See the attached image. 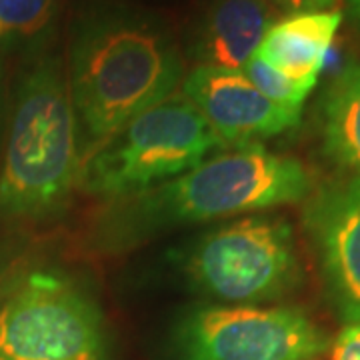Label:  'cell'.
<instances>
[{"label":"cell","instance_id":"obj_1","mask_svg":"<svg viewBox=\"0 0 360 360\" xmlns=\"http://www.w3.org/2000/svg\"><path fill=\"white\" fill-rule=\"evenodd\" d=\"M310 193V176L292 156L243 144L174 179L112 200L94 226V243L118 250L172 226L292 205Z\"/></svg>","mask_w":360,"mask_h":360},{"label":"cell","instance_id":"obj_2","mask_svg":"<svg viewBox=\"0 0 360 360\" xmlns=\"http://www.w3.org/2000/svg\"><path fill=\"white\" fill-rule=\"evenodd\" d=\"M182 72L179 44L165 22L129 6H98L80 18L70 46L77 120L92 141H108L174 94Z\"/></svg>","mask_w":360,"mask_h":360},{"label":"cell","instance_id":"obj_3","mask_svg":"<svg viewBox=\"0 0 360 360\" xmlns=\"http://www.w3.org/2000/svg\"><path fill=\"white\" fill-rule=\"evenodd\" d=\"M77 134L65 72L56 58H44L18 90L0 172V214L40 219L65 205L80 176Z\"/></svg>","mask_w":360,"mask_h":360},{"label":"cell","instance_id":"obj_4","mask_svg":"<svg viewBox=\"0 0 360 360\" xmlns=\"http://www.w3.org/2000/svg\"><path fill=\"white\" fill-rule=\"evenodd\" d=\"M217 146L222 142L194 104L170 94L104 141L78 180L86 193L118 200L191 170Z\"/></svg>","mask_w":360,"mask_h":360},{"label":"cell","instance_id":"obj_5","mask_svg":"<svg viewBox=\"0 0 360 360\" xmlns=\"http://www.w3.org/2000/svg\"><path fill=\"white\" fill-rule=\"evenodd\" d=\"M182 266L200 295L232 304L274 300L300 278L292 229L270 217H248L206 232Z\"/></svg>","mask_w":360,"mask_h":360},{"label":"cell","instance_id":"obj_6","mask_svg":"<svg viewBox=\"0 0 360 360\" xmlns=\"http://www.w3.org/2000/svg\"><path fill=\"white\" fill-rule=\"evenodd\" d=\"M103 312L56 272L22 276L0 300V360H103Z\"/></svg>","mask_w":360,"mask_h":360},{"label":"cell","instance_id":"obj_7","mask_svg":"<svg viewBox=\"0 0 360 360\" xmlns=\"http://www.w3.org/2000/svg\"><path fill=\"white\" fill-rule=\"evenodd\" d=\"M176 345L180 360H312L328 336L300 310L210 307L180 322Z\"/></svg>","mask_w":360,"mask_h":360},{"label":"cell","instance_id":"obj_8","mask_svg":"<svg viewBox=\"0 0 360 360\" xmlns=\"http://www.w3.org/2000/svg\"><path fill=\"white\" fill-rule=\"evenodd\" d=\"M326 292L347 324L360 322V176L326 184L307 206Z\"/></svg>","mask_w":360,"mask_h":360},{"label":"cell","instance_id":"obj_9","mask_svg":"<svg viewBox=\"0 0 360 360\" xmlns=\"http://www.w3.org/2000/svg\"><path fill=\"white\" fill-rule=\"evenodd\" d=\"M182 94L202 115L222 146L258 144L295 129L302 112L269 101L243 70L231 68L196 66L184 80Z\"/></svg>","mask_w":360,"mask_h":360},{"label":"cell","instance_id":"obj_10","mask_svg":"<svg viewBox=\"0 0 360 360\" xmlns=\"http://www.w3.org/2000/svg\"><path fill=\"white\" fill-rule=\"evenodd\" d=\"M272 25L266 0H210L196 20L188 52L198 66L243 70Z\"/></svg>","mask_w":360,"mask_h":360},{"label":"cell","instance_id":"obj_11","mask_svg":"<svg viewBox=\"0 0 360 360\" xmlns=\"http://www.w3.org/2000/svg\"><path fill=\"white\" fill-rule=\"evenodd\" d=\"M340 25V11L290 14L270 26L258 46L257 56L284 77L316 86Z\"/></svg>","mask_w":360,"mask_h":360},{"label":"cell","instance_id":"obj_12","mask_svg":"<svg viewBox=\"0 0 360 360\" xmlns=\"http://www.w3.org/2000/svg\"><path fill=\"white\" fill-rule=\"evenodd\" d=\"M322 146L336 167L360 176V63H348L322 96Z\"/></svg>","mask_w":360,"mask_h":360},{"label":"cell","instance_id":"obj_13","mask_svg":"<svg viewBox=\"0 0 360 360\" xmlns=\"http://www.w3.org/2000/svg\"><path fill=\"white\" fill-rule=\"evenodd\" d=\"M56 0H0V40L37 37L51 20Z\"/></svg>","mask_w":360,"mask_h":360},{"label":"cell","instance_id":"obj_14","mask_svg":"<svg viewBox=\"0 0 360 360\" xmlns=\"http://www.w3.org/2000/svg\"><path fill=\"white\" fill-rule=\"evenodd\" d=\"M243 72L269 101L286 106V108H300L302 110V104L307 101V96L314 89L310 84H302V82H296L292 78L284 77L283 72H278L266 63H262L257 54L246 63Z\"/></svg>","mask_w":360,"mask_h":360},{"label":"cell","instance_id":"obj_15","mask_svg":"<svg viewBox=\"0 0 360 360\" xmlns=\"http://www.w3.org/2000/svg\"><path fill=\"white\" fill-rule=\"evenodd\" d=\"M330 360H360V322L347 324L338 333Z\"/></svg>","mask_w":360,"mask_h":360},{"label":"cell","instance_id":"obj_16","mask_svg":"<svg viewBox=\"0 0 360 360\" xmlns=\"http://www.w3.org/2000/svg\"><path fill=\"white\" fill-rule=\"evenodd\" d=\"M278 8L288 13H314V11H328V6L335 4V0H270Z\"/></svg>","mask_w":360,"mask_h":360},{"label":"cell","instance_id":"obj_17","mask_svg":"<svg viewBox=\"0 0 360 360\" xmlns=\"http://www.w3.org/2000/svg\"><path fill=\"white\" fill-rule=\"evenodd\" d=\"M20 278H22V276H20ZM20 278L14 274V266L11 262H8L6 258H0V300L8 295V290H11Z\"/></svg>","mask_w":360,"mask_h":360},{"label":"cell","instance_id":"obj_18","mask_svg":"<svg viewBox=\"0 0 360 360\" xmlns=\"http://www.w3.org/2000/svg\"><path fill=\"white\" fill-rule=\"evenodd\" d=\"M347 8L350 20H352L354 26L360 30V0H347Z\"/></svg>","mask_w":360,"mask_h":360}]
</instances>
